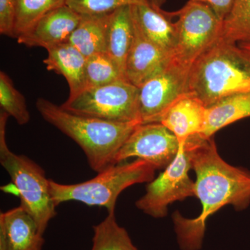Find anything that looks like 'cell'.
<instances>
[{
  "mask_svg": "<svg viewBox=\"0 0 250 250\" xmlns=\"http://www.w3.org/2000/svg\"><path fill=\"white\" fill-rule=\"evenodd\" d=\"M145 1L150 3V4L154 5V6H158V7L161 8V6L165 4L166 0H145Z\"/></svg>",
  "mask_w": 250,
  "mask_h": 250,
  "instance_id": "28",
  "label": "cell"
},
{
  "mask_svg": "<svg viewBox=\"0 0 250 250\" xmlns=\"http://www.w3.org/2000/svg\"><path fill=\"white\" fill-rule=\"evenodd\" d=\"M250 117V90L233 94L207 107L203 131L199 136L209 139L228 125Z\"/></svg>",
  "mask_w": 250,
  "mask_h": 250,
  "instance_id": "17",
  "label": "cell"
},
{
  "mask_svg": "<svg viewBox=\"0 0 250 250\" xmlns=\"http://www.w3.org/2000/svg\"><path fill=\"white\" fill-rule=\"evenodd\" d=\"M134 0H65V5L80 16L111 14Z\"/></svg>",
  "mask_w": 250,
  "mask_h": 250,
  "instance_id": "25",
  "label": "cell"
},
{
  "mask_svg": "<svg viewBox=\"0 0 250 250\" xmlns=\"http://www.w3.org/2000/svg\"><path fill=\"white\" fill-rule=\"evenodd\" d=\"M190 70V67L171 59L163 71L139 88V115L142 124L159 123L170 105L188 92Z\"/></svg>",
  "mask_w": 250,
  "mask_h": 250,
  "instance_id": "9",
  "label": "cell"
},
{
  "mask_svg": "<svg viewBox=\"0 0 250 250\" xmlns=\"http://www.w3.org/2000/svg\"><path fill=\"white\" fill-rule=\"evenodd\" d=\"M36 108L42 118L73 140L82 148L91 169L96 172L115 165L117 153L134 129L142 123H115L74 114L44 98Z\"/></svg>",
  "mask_w": 250,
  "mask_h": 250,
  "instance_id": "2",
  "label": "cell"
},
{
  "mask_svg": "<svg viewBox=\"0 0 250 250\" xmlns=\"http://www.w3.org/2000/svg\"><path fill=\"white\" fill-rule=\"evenodd\" d=\"M221 38L238 45L250 44V0H233L223 21Z\"/></svg>",
  "mask_w": 250,
  "mask_h": 250,
  "instance_id": "21",
  "label": "cell"
},
{
  "mask_svg": "<svg viewBox=\"0 0 250 250\" xmlns=\"http://www.w3.org/2000/svg\"><path fill=\"white\" fill-rule=\"evenodd\" d=\"M16 0H0V33L14 38Z\"/></svg>",
  "mask_w": 250,
  "mask_h": 250,
  "instance_id": "26",
  "label": "cell"
},
{
  "mask_svg": "<svg viewBox=\"0 0 250 250\" xmlns=\"http://www.w3.org/2000/svg\"><path fill=\"white\" fill-rule=\"evenodd\" d=\"M196 180L194 196L201 202L202 209L195 218H186L178 211L173 222L179 246L183 250L201 248L207 219L226 205L240 211L250 205V172L229 165L219 155L213 137L199 135L187 140L184 146Z\"/></svg>",
  "mask_w": 250,
  "mask_h": 250,
  "instance_id": "1",
  "label": "cell"
},
{
  "mask_svg": "<svg viewBox=\"0 0 250 250\" xmlns=\"http://www.w3.org/2000/svg\"><path fill=\"white\" fill-rule=\"evenodd\" d=\"M139 88L126 80L82 90L61 106L74 114L115 123L139 122Z\"/></svg>",
  "mask_w": 250,
  "mask_h": 250,
  "instance_id": "6",
  "label": "cell"
},
{
  "mask_svg": "<svg viewBox=\"0 0 250 250\" xmlns=\"http://www.w3.org/2000/svg\"><path fill=\"white\" fill-rule=\"evenodd\" d=\"M208 5L222 21L229 12L233 0H198Z\"/></svg>",
  "mask_w": 250,
  "mask_h": 250,
  "instance_id": "27",
  "label": "cell"
},
{
  "mask_svg": "<svg viewBox=\"0 0 250 250\" xmlns=\"http://www.w3.org/2000/svg\"><path fill=\"white\" fill-rule=\"evenodd\" d=\"M190 169L184 146H180L170 165L157 178L148 183L146 194L136 202V207L153 218L166 216L169 205L194 196L195 182L189 177Z\"/></svg>",
  "mask_w": 250,
  "mask_h": 250,
  "instance_id": "8",
  "label": "cell"
},
{
  "mask_svg": "<svg viewBox=\"0 0 250 250\" xmlns=\"http://www.w3.org/2000/svg\"><path fill=\"white\" fill-rule=\"evenodd\" d=\"M81 18L80 15L63 5L41 18L29 31L18 37V42L29 47L47 49L67 42Z\"/></svg>",
  "mask_w": 250,
  "mask_h": 250,
  "instance_id": "11",
  "label": "cell"
},
{
  "mask_svg": "<svg viewBox=\"0 0 250 250\" xmlns=\"http://www.w3.org/2000/svg\"><path fill=\"white\" fill-rule=\"evenodd\" d=\"M81 16L80 24L67 42L86 58L95 54L106 53L110 14Z\"/></svg>",
  "mask_w": 250,
  "mask_h": 250,
  "instance_id": "19",
  "label": "cell"
},
{
  "mask_svg": "<svg viewBox=\"0 0 250 250\" xmlns=\"http://www.w3.org/2000/svg\"><path fill=\"white\" fill-rule=\"evenodd\" d=\"M156 170L149 163L136 159L111 166L82 183L62 184L49 179V190L56 207L75 201L89 207H104L112 213L123 190L134 184L152 182Z\"/></svg>",
  "mask_w": 250,
  "mask_h": 250,
  "instance_id": "4",
  "label": "cell"
},
{
  "mask_svg": "<svg viewBox=\"0 0 250 250\" xmlns=\"http://www.w3.org/2000/svg\"><path fill=\"white\" fill-rule=\"evenodd\" d=\"M239 45L243 49H246V50L249 51L250 52V44H239Z\"/></svg>",
  "mask_w": 250,
  "mask_h": 250,
  "instance_id": "29",
  "label": "cell"
},
{
  "mask_svg": "<svg viewBox=\"0 0 250 250\" xmlns=\"http://www.w3.org/2000/svg\"><path fill=\"white\" fill-rule=\"evenodd\" d=\"M47 51L44 64L47 70L65 77L70 89L69 97L84 90L86 57L68 42L49 47Z\"/></svg>",
  "mask_w": 250,
  "mask_h": 250,
  "instance_id": "16",
  "label": "cell"
},
{
  "mask_svg": "<svg viewBox=\"0 0 250 250\" xmlns=\"http://www.w3.org/2000/svg\"><path fill=\"white\" fill-rule=\"evenodd\" d=\"M0 106L1 111L14 118L18 124L24 125L30 121L24 95L16 89L14 82L4 72H0Z\"/></svg>",
  "mask_w": 250,
  "mask_h": 250,
  "instance_id": "24",
  "label": "cell"
},
{
  "mask_svg": "<svg viewBox=\"0 0 250 250\" xmlns=\"http://www.w3.org/2000/svg\"><path fill=\"white\" fill-rule=\"evenodd\" d=\"M91 250H138L127 231L117 223L115 212L108 213L101 223L93 226Z\"/></svg>",
  "mask_w": 250,
  "mask_h": 250,
  "instance_id": "20",
  "label": "cell"
},
{
  "mask_svg": "<svg viewBox=\"0 0 250 250\" xmlns=\"http://www.w3.org/2000/svg\"><path fill=\"white\" fill-rule=\"evenodd\" d=\"M134 36L130 4L122 6L110 14L106 53L116 62L125 78V65Z\"/></svg>",
  "mask_w": 250,
  "mask_h": 250,
  "instance_id": "18",
  "label": "cell"
},
{
  "mask_svg": "<svg viewBox=\"0 0 250 250\" xmlns=\"http://www.w3.org/2000/svg\"><path fill=\"white\" fill-rule=\"evenodd\" d=\"M130 9L135 27L172 57L177 42L175 24L172 21L174 13L166 12L145 0H134Z\"/></svg>",
  "mask_w": 250,
  "mask_h": 250,
  "instance_id": "12",
  "label": "cell"
},
{
  "mask_svg": "<svg viewBox=\"0 0 250 250\" xmlns=\"http://www.w3.org/2000/svg\"><path fill=\"white\" fill-rule=\"evenodd\" d=\"M207 106L193 94L181 95L161 116L159 123L165 126L184 146L192 136L201 134L205 128Z\"/></svg>",
  "mask_w": 250,
  "mask_h": 250,
  "instance_id": "14",
  "label": "cell"
},
{
  "mask_svg": "<svg viewBox=\"0 0 250 250\" xmlns=\"http://www.w3.org/2000/svg\"><path fill=\"white\" fill-rule=\"evenodd\" d=\"M179 148L176 136L161 123L141 124L117 153L114 164L137 158L149 163L156 170H162L172 162Z\"/></svg>",
  "mask_w": 250,
  "mask_h": 250,
  "instance_id": "10",
  "label": "cell"
},
{
  "mask_svg": "<svg viewBox=\"0 0 250 250\" xmlns=\"http://www.w3.org/2000/svg\"><path fill=\"white\" fill-rule=\"evenodd\" d=\"M45 240L35 220L20 205L0 214V250H42Z\"/></svg>",
  "mask_w": 250,
  "mask_h": 250,
  "instance_id": "15",
  "label": "cell"
},
{
  "mask_svg": "<svg viewBox=\"0 0 250 250\" xmlns=\"http://www.w3.org/2000/svg\"><path fill=\"white\" fill-rule=\"evenodd\" d=\"M174 13L177 42L172 59L191 67L202 54L221 38L223 21L208 5L188 0Z\"/></svg>",
  "mask_w": 250,
  "mask_h": 250,
  "instance_id": "7",
  "label": "cell"
},
{
  "mask_svg": "<svg viewBox=\"0 0 250 250\" xmlns=\"http://www.w3.org/2000/svg\"><path fill=\"white\" fill-rule=\"evenodd\" d=\"M65 4V0H16L14 39L29 31L41 18Z\"/></svg>",
  "mask_w": 250,
  "mask_h": 250,
  "instance_id": "22",
  "label": "cell"
},
{
  "mask_svg": "<svg viewBox=\"0 0 250 250\" xmlns=\"http://www.w3.org/2000/svg\"><path fill=\"white\" fill-rule=\"evenodd\" d=\"M9 115L0 113V164L9 174L21 198V205L35 220L43 234L49 223L57 215L45 170L27 156L9 149L6 140Z\"/></svg>",
  "mask_w": 250,
  "mask_h": 250,
  "instance_id": "5",
  "label": "cell"
},
{
  "mask_svg": "<svg viewBox=\"0 0 250 250\" xmlns=\"http://www.w3.org/2000/svg\"><path fill=\"white\" fill-rule=\"evenodd\" d=\"M250 90V52L220 38L190 67L188 92L210 106Z\"/></svg>",
  "mask_w": 250,
  "mask_h": 250,
  "instance_id": "3",
  "label": "cell"
},
{
  "mask_svg": "<svg viewBox=\"0 0 250 250\" xmlns=\"http://www.w3.org/2000/svg\"><path fill=\"white\" fill-rule=\"evenodd\" d=\"M125 80L117 65L107 53L93 54L87 57L85 65V89L109 84Z\"/></svg>",
  "mask_w": 250,
  "mask_h": 250,
  "instance_id": "23",
  "label": "cell"
},
{
  "mask_svg": "<svg viewBox=\"0 0 250 250\" xmlns=\"http://www.w3.org/2000/svg\"><path fill=\"white\" fill-rule=\"evenodd\" d=\"M134 28V39L126 59L125 77L140 88L163 71L170 63L172 56L148 40L135 26Z\"/></svg>",
  "mask_w": 250,
  "mask_h": 250,
  "instance_id": "13",
  "label": "cell"
}]
</instances>
